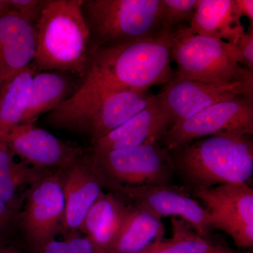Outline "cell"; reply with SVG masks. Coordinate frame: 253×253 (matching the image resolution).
Masks as SVG:
<instances>
[{
	"label": "cell",
	"mask_w": 253,
	"mask_h": 253,
	"mask_svg": "<svg viewBox=\"0 0 253 253\" xmlns=\"http://www.w3.org/2000/svg\"><path fill=\"white\" fill-rule=\"evenodd\" d=\"M174 172L194 193L227 184H247L253 174L251 135L222 133L169 151Z\"/></svg>",
	"instance_id": "cell-2"
},
{
	"label": "cell",
	"mask_w": 253,
	"mask_h": 253,
	"mask_svg": "<svg viewBox=\"0 0 253 253\" xmlns=\"http://www.w3.org/2000/svg\"><path fill=\"white\" fill-rule=\"evenodd\" d=\"M11 11L25 21L36 25L48 0H9Z\"/></svg>",
	"instance_id": "cell-26"
},
{
	"label": "cell",
	"mask_w": 253,
	"mask_h": 253,
	"mask_svg": "<svg viewBox=\"0 0 253 253\" xmlns=\"http://www.w3.org/2000/svg\"><path fill=\"white\" fill-rule=\"evenodd\" d=\"M173 77L212 84L253 86V71L241 64L235 44L200 36L181 25L171 32Z\"/></svg>",
	"instance_id": "cell-5"
},
{
	"label": "cell",
	"mask_w": 253,
	"mask_h": 253,
	"mask_svg": "<svg viewBox=\"0 0 253 253\" xmlns=\"http://www.w3.org/2000/svg\"><path fill=\"white\" fill-rule=\"evenodd\" d=\"M36 72L31 65L13 78L1 93L0 133L21 124L28 106L32 80Z\"/></svg>",
	"instance_id": "cell-21"
},
{
	"label": "cell",
	"mask_w": 253,
	"mask_h": 253,
	"mask_svg": "<svg viewBox=\"0 0 253 253\" xmlns=\"http://www.w3.org/2000/svg\"><path fill=\"white\" fill-rule=\"evenodd\" d=\"M241 64L244 67L253 70V26L250 25L249 30L240 38L235 44Z\"/></svg>",
	"instance_id": "cell-27"
},
{
	"label": "cell",
	"mask_w": 253,
	"mask_h": 253,
	"mask_svg": "<svg viewBox=\"0 0 253 253\" xmlns=\"http://www.w3.org/2000/svg\"><path fill=\"white\" fill-rule=\"evenodd\" d=\"M65 200L59 174H42L31 184L23 224L31 249L38 253L61 231Z\"/></svg>",
	"instance_id": "cell-10"
},
{
	"label": "cell",
	"mask_w": 253,
	"mask_h": 253,
	"mask_svg": "<svg viewBox=\"0 0 253 253\" xmlns=\"http://www.w3.org/2000/svg\"><path fill=\"white\" fill-rule=\"evenodd\" d=\"M162 218L146 208L128 206L124 220L109 253H140L158 239H163Z\"/></svg>",
	"instance_id": "cell-19"
},
{
	"label": "cell",
	"mask_w": 253,
	"mask_h": 253,
	"mask_svg": "<svg viewBox=\"0 0 253 253\" xmlns=\"http://www.w3.org/2000/svg\"><path fill=\"white\" fill-rule=\"evenodd\" d=\"M160 95L172 126L184 122L217 103L238 97L253 101V86L244 84L223 85L172 76Z\"/></svg>",
	"instance_id": "cell-13"
},
{
	"label": "cell",
	"mask_w": 253,
	"mask_h": 253,
	"mask_svg": "<svg viewBox=\"0 0 253 253\" xmlns=\"http://www.w3.org/2000/svg\"><path fill=\"white\" fill-rule=\"evenodd\" d=\"M222 133L252 135V100L238 97L213 104L184 122L172 125L162 140L170 151L190 141Z\"/></svg>",
	"instance_id": "cell-8"
},
{
	"label": "cell",
	"mask_w": 253,
	"mask_h": 253,
	"mask_svg": "<svg viewBox=\"0 0 253 253\" xmlns=\"http://www.w3.org/2000/svg\"><path fill=\"white\" fill-rule=\"evenodd\" d=\"M108 187L114 194L130 200L133 204L149 210L162 219L179 217L204 237H208L214 229L207 209L192 199L184 188L172 184Z\"/></svg>",
	"instance_id": "cell-11"
},
{
	"label": "cell",
	"mask_w": 253,
	"mask_h": 253,
	"mask_svg": "<svg viewBox=\"0 0 253 253\" xmlns=\"http://www.w3.org/2000/svg\"><path fill=\"white\" fill-rule=\"evenodd\" d=\"M155 97L148 91L98 89L82 84L48 114L46 122L55 127L90 133L94 142L140 112Z\"/></svg>",
	"instance_id": "cell-4"
},
{
	"label": "cell",
	"mask_w": 253,
	"mask_h": 253,
	"mask_svg": "<svg viewBox=\"0 0 253 253\" xmlns=\"http://www.w3.org/2000/svg\"><path fill=\"white\" fill-rule=\"evenodd\" d=\"M11 9L9 0H0V17Z\"/></svg>",
	"instance_id": "cell-31"
},
{
	"label": "cell",
	"mask_w": 253,
	"mask_h": 253,
	"mask_svg": "<svg viewBox=\"0 0 253 253\" xmlns=\"http://www.w3.org/2000/svg\"><path fill=\"white\" fill-rule=\"evenodd\" d=\"M172 126L160 94L144 109L122 126L93 142L94 154L114 150L159 144Z\"/></svg>",
	"instance_id": "cell-15"
},
{
	"label": "cell",
	"mask_w": 253,
	"mask_h": 253,
	"mask_svg": "<svg viewBox=\"0 0 253 253\" xmlns=\"http://www.w3.org/2000/svg\"><path fill=\"white\" fill-rule=\"evenodd\" d=\"M128 206L121 196L102 192L91 206L81 231L86 234L97 253H109L124 220Z\"/></svg>",
	"instance_id": "cell-18"
},
{
	"label": "cell",
	"mask_w": 253,
	"mask_h": 253,
	"mask_svg": "<svg viewBox=\"0 0 253 253\" xmlns=\"http://www.w3.org/2000/svg\"><path fill=\"white\" fill-rule=\"evenodd\" d=\"M171 226L170 239H158L140 253H209L215 246L182 219L172 217Z\"/></svg>",
	"instance_id": "cell-22"
},
{
	"label": "cell",
	"mask_w": 253,
	"mask_h": 253,
	"mask_svg": "<svg viewBox=\"0 0 253 253\" xmlns=\"http://www.w3.org/2000/svg\"><path fill=\"white\" fill-rule=\"evenodd\" d=\"M83 11L93 50L162 33L161 0H86Z\"/></svg>",
	"instance_id": "cell-6"
},
{
	"label": "cell",
	"mask_w": 253,
	"mask_h": 253,
	"mask_svg": "<svg viewBox=\"0 0 253 253\" xmlns=\"http://www.w3.org/2000/svg\"><path fill=\"white\" fill-rule=\"evenodd\" d=\"M0 99H1V93H0Z\"/></svg>",
	"instance_id": "cell-33"
},
{
	"label": "cell",
	"mask_w": 253,
	"mask_h": 253,
	"mask_svg": "<svg viewBox=\"0 0 253 253\" xmlns=\"http://www.w3.org/2000/svg\"><path fill=\"white\" fill-rule=\"evenodd\" d=\"M38 253H97L90 240L72 236L64 241L52 240Z\"/></svg>",
	"instance_id": "cell-25"
},
{
	"label": "cell",
	"mask_w": 253,
	"mask_h": 253,
	"mask_svg": "<svg viewBox=\"0 0 253 253\" xmlns=\"http://www.w3.org/2000/svg\"><path fill=\"white\" fill-rule=\"evenodd\" d=\"M83 0H48L36 24L35 71L83 76L90 66L93 46Z\"/></svg>",
	"instance_id": "cell-3"
},
{
	"label": "cell",
	"mask_w": 253,
	"mask_h": 253,
	"mask_svg": "<svg viewBox=\"0 0 253 253\" xmlns=\"http://www.w3.org/2000/svg\"><path fill=\"white\" fill-rule=\"evenodd\" d=\"M0 253H18V252H16V251L13 249H6L0 251Z\"/></svg>",
	"instance_id": "cell-32"
},
{
	"label": "cell",
	"mask_w": 253,
	"mask_h": 253,
	"mask_svg": "<svg viewBox=\"0 0 253 253\" xmlns=\"http://www.w3.org/2000/svg\"><path fill=\"white\" fill-rule=\"evenodd\" d=\"M209 253H239L233 251L229 247L222 244H216L214 249Z\"/></svg>",
	"instance_id": "cell-30"
},
{
	"label": "cell",
	"mask_w": 253,
	"mask_h": 253,
	"mask_svg": "<svg viewBox=\"0 0 253 253\" xmlns=\"http://www.w3.org/2000/svg\"><path fill=\"white\" fill-rule=\"evenodd\" d=\"M36 42V25L11 9L0 17V93L13 78L31 66Z\"/></svg>",
	"instance_id": "cell-16"
},
{
	"label": "cell",
	"mask_w": 253,
	"mask_h": 253,
	"mask_svg": "<svg viewBox=\"0 0 253 253\" xmlns=\"http://www.w3.org/2000/svg\"><path fill=\"white\" fill-rule=\"evenodd\" d=\"M0 143L23 163L41 171L49 168L63 170L82 157L79 148L34 125L20 124L0 133Z\"/></svg>",
	"instance_id": "cell-12"
},
{
	"label": "cell",
	"mask_w": 253,
	"mask_h": 253,
	"mask_svg": "<svg viewBox=\"0 0 253 253\" xmlns=\"http://www.w3.org/2000/svg\"><path fill=\"white\" fill-rule=\"evenodd\" d=\"M169 34L93 50L84 85L98 89L144 91L172 79Z\"/></svg>",
	"instance_id": "cell-1"
},
{
	"label": "cell",
	"mask_w": 253,
	"mask_h": 253,
	"mask_svg": "<svg viewBox=\"0 0 253 253\" xmlns=\"http://www.w3.org/2000/svg\"><path fill=\"white\" fill-rule=\"evenodd\" d=\"M236 11L240 17L249 18L251 26H253V0H234Z\"/></svg>",
	"instance_id": "cell-28"
},
{
	"label": "cell",
	"mask_w": 253,
	"mask_h": 253,
	"mask_svg": "<svg viewBox=\"0 0 253 253\" xmlns=\"http://www.w3.org/2000/svg\"><path fill=\"white\" fill-rule=\"evenodd\" d=\"M13 217V210L0 199V233L4 230Z\"/></svg>",
	"instance_id": "cell-29"
},
{
	"label": "cell",
	"mask_w": 253,
	"mask_h": 253,
	"mask_svg": "<svg viewBox=\"0 0 253 253\" xmlns=\"http://www.w3.org/2000/svg\"><path fill=\"white\" fill-rule=\"evenodd\" d=\"M61 171L65 172L61 176L65 209L61 229L67 239L81 231L86 214L103 192V185L91 158H78Z\"/></svg>",
	"instance_id": "cell-14"
},
{
	"label": "cell",
	"mask_w": 253,
	"mask_h": 253,
	"mask_svg": "<svg viewBox=\"0 0 253 253\" xmlns=\"http://www.w3.org/2000/svg\"><path fill=\"white\" fill-rule=\"evenodd\" d=\"M234 0H198L190 31L236 44L246 33Z\"/></svg>",
	"instance_id": "cell-17"
},
{
	"label": "cell",
	"mask_w": 253,
	"mask_h": 253,
	"mask_svg": "<svg viewBox=\"0 0 253 253\" xmlns=\"http://www.w3.org/2000/svg\"><path fill=\"white\" fill-rule=\"evenodd\" d=\"M198 0H161L162 33L170 34L174 28L192 21Z\"/></svg>",
	"instance_id": "cell-24"
},
{
	"label": "cell",
	"mask_w": 253,
	"mask_h": 253,
	"mask_svg": "<svg viewBox=\"0 0 253 253\" xmlns=\"http://www.w3.org/2000/svg\"><path fill=\"white\" fill-rule=\"evenodd\" d=\"M91 161L102 185L172 184L174 174L169 151L159 144L94 154Z\"/></svg>",
	"instance_id": "cell-7"
},
{
	"label": "cell",
	"mask_w": 253,
	"mask_h": 253,
	"mask_svg": "<svg viewBox=\"0 0 253 253\" xmlns=\"http://www.w3.org/2000/svg\"><path fill=\"white\" fill-rule=\"evenodd\" d=\"M206 205L213 229L231 236L238 247L253 246V190L245 183H227L194 193Z\"/></svg>",
	"instance_id": "cell-9"
},
{
	"label": "cell",
	"mask_w": 253,
	"mask_h": 253,
	"mask_svg": "<svg viewBox=\"0 0 253 253\" xmlns=\"http://www.w3.org/2000/svg\"><path fill=\"white\" fill-rule=\"evenodd\" d=\"M67 74L58 71L35 73L21 124L34 125L41 116L54 111L76 92Z\"/></svg>",
	"instance_id": "cell-20"
},
{
	"label": "cell",
	"mask_w": 253,
	"mask_h": 253,
	"mask_svg": "<svg viewBox=\"0 0 253 253\" xmlns=\"http://www.w3.org/2000/svg\"><path fill=\"white\" fill-rule=\"evenodd\" d=\"M14 157L11 151L0 143V199L12 210L18 189L23 184H31L43 172L23 162H16Z\"/></svg>",
	"instance_id": "cell-23"
}]
</instances>
